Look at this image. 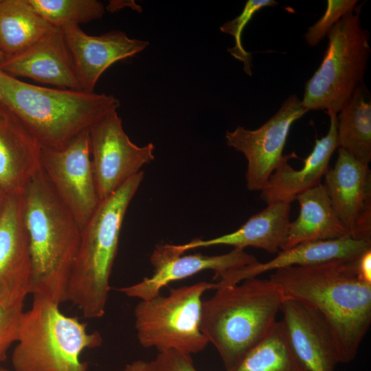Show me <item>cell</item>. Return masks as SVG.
<instances>
[{
    "instance_id": "22",
    "label": "cell",
    "mask_w": 371,
    "mask_h": 371,
    "mask_svg": "<svg viewBox=\"0 0 371 371\" xmlns=\"http://www.w3.org/2000/svg\"><path fill=\"white\" fill-rule=\"evenodd\" d=\"M295 200L300 204L299 216L291 222L281 250L303 243L350 236L337 217L323 183L304 192Z\"/></svg>"
},
{
    "instance_id": "1",
    "label": "cell",
    "mask_w": 371,
    "mask_h": 371,
    "mask_svg": "<svg viewBox=\"0 0 371 371\" xmlns=\"http://www.w3.org/2000/svg\"><path fill=\"white\" fill-rule=\"evenodd\" d=\"M357 260L286 267L269 276L286 298L320 315L341 363L354 360L371 324V284L359 278Z\"/></svg>"
},
{
    "instance_id": "9",
    "label": "cell",
    "mask_w": 371,
    "mask_h": 371,
    "mask_svg": "<svg viewBox=\"0 0 371 371\" xmlns=\"http://www.w3.org/2000/svg\"><path fill=\"white\" fill-rule=\"evenodd\" d=\"M89 135L93 173L100 201L155 159L153 144L138 146L133 143L124 131L117 110L92 125Z\"/></svg>"
},
{
    "instance_id": "19",
    "label": "cell",
    "mask_w": 371,
    "mask_h": 371,
    "mask_svg": "<svg viewBox=\"0 0 371 371\" xmlns=\"http://www.w3.org/2000/svg\"><path fill=\"white\" fill-rule=\"evenodd\" d=\"M0 69L13 76L32 78L62 89L83 91L59 28L27 49L0 63Z\"/></svg>"
},
{
    "instance_id": "27",
    "label": "cell",
    "mask_w": 371,
    "mask_h": 371,
    "mask_svg": "<svg viewBox=\"0 0 371 371\" xmlns=\"http://www.w3.org/2000/svg\"><path fill=\"white\" fill-rule=\"evenodd\" d=\"M278 4L273 0H249L246 2L242 12L236 18L228 21L220 27L222 32L234 36L235 45L228 48V52L235 58L242 61L245 73L251 75V54L247 52L242 45V33L256 12L264 7L274 6Z\"/></svg>"
},
{
    "instance_id": "28",
    "label": "cell",
    "mask_w": 371,
    "mask_h": 371,
    "mask_svg": "<svg viewBox=\"0 0 371 371\" xmlns=\"http://www.w3.org/2000/svg\"><path fill=\"white\" fill-rule=\"evenodd\" d=\"M357 0H328L325 13L308 28L304 35L306 43L310 47L317 45L340 19L357 5Z\"/></svg>"
},
{
    "instance_id": "2",
    "label": "cell",
    "mask_w": 371,
    "mask_h": 371,
    "mask_svg": "<svg viewBox=\"0 0 371 371\" xmlns=\"http://www.w3.org/2000/svg\"><path fill=\"white\" fill-rule=\"evenodd\" d=\"M22 199L32 259L31 294L60 305L67 302L81 229L41 168L27 183Z\"/></svg>"
},
{
    "instance_id": "25",
    "label": "cell",
    "mask_w": 371,
    "mask_h": 371,
    "mask_svg": "<svg viewBox=\"0 0 371 371\" xmlns=\"http://www.w3.org/2000/svg\"><path fill=\"white\" fill-rule=\"evenodd\" d=\"M227 371H307L293 352L281 322Z\"/></svg>"
},
{
    "instance_id": "23",
    "label": "cell",
    "mask_w": 371,
    "mask_h": 371,
    "mask_svg": "<svg viewBox=\"0 0 371 371\" xmlns=\"http://www.w3.org/2000/svg\"><path fill=\"white\" fill-rule=\"evenodd\" d=\"M56 28L27 0H0V50L4 58L27 49Z\"/></svg>"
},
{
    "instance_id": "31",
    "label": "cell",
    "mask_w": 371,
    "mask_h": 371,
    "mask_svg": "<svg viewBox=\"0 0 371 371\" xmlns=\"http://www.w3.org/2000/svg\"><path fill=\"white\" fill-rule=\"evenodd\" d=\"M357 270L362 280L371 284V248L357 260Z\"/></svg>"
},
{
    "instance_id": "6",
    "label": "cell",
    "mask_w": 371,
    "mask_h": 371,
    "mask_svg": "<svg viewBox=\"0 0 371 371\" xmlns=\"http://www.w3.org/2000/svg\"><path fill=\"white\" fill-rule=\"evenodd\" d=\"M59 306L33 296L31 308L23 313L11 357L14 371H89L81 355L100 346L102 335L89 332L86 323L65 315Z\"/></svg>"
},
{
    "instance_id": "21",
    "label": "cell",
    "mask_w": 371,
    "mask_h": 371,
    "mask_svg": "<svg viewBox=\"0 0 371 371\" xmlns=\"http://www.w3.org/2000/svg\"><path fill=\"white\" fill-rule=\"evenodd\" d=\"M370 248L371 240H357L350 236L303 243L280 251L267 262L258 261L236 270L232 273L230 281L236 284L267 272L290 267L309 266L334 260H355Z\"/></svg>"
},
{
    "instance_id": "14",
    "label": "cell",
    "mask_w": 371,
    "mask_h": 371,
    "mask_svg": "<svg viewBox=\"0 0 371 371\" xmlns=\"http://www.w3.org/2000/svg\"><path fill=\"white\" fill-rule=\"evenodd\" d=\"M32 277L22 194L8 196L0 214V305L23 304Z\"/></svg>"
},
{
    "instance_id": "20",
    "label": "cell",
    "mask_w": 371,
    "mask_h": 371,
    "mask_svg": "<svg viewBox=\"0 0 371 371\" xmlns=\"http://www.w3.org/2000/svg\"><path fill=\"white\" fill-rule=\"evenodd\" d=\"M291 208L289 203H271L232 233L209 240L195 239L172 247L180 254L190 249L214 245H229L240 249L251 247L276 254L282 249L287 238Z\"/></svg>"
},
{
    "instance_id": "26",
    "label": "cell",
    "mask_w": 371,
    "mask_h": 371,
    "mask_svg": "<svg viewBox=\"0 0 371 371\" xmlns=\"http://www.w3.org/2000/svg\"><path fill=\"white\" fill-rule=\"evenodd\" d=\"M27 2L57 28L100 19L105 12L103 3L96 0H27Z\"/></svg>"
},
{
    "instance_id": "11",
    "label": "cell",
    "mask_w": 371,
    "mask_h": 371,
    "mask_svg": "<svg viewBox=\"0 0 371 371\" xmlns=\"http://www.w3.org/2000/svg\"><path fill=\"white\" fill-rule=\"evenodd\" d=\"M309 111L296 95H290L269 120L254 130L238 126L225 133L227 146L242 153L247 160L246 185L260 191L285 155H282L294 122Z\"/></svg>"
},
{
    "instance_id": "33",
    "label": "cell",
    "mask_w": 371,
    "mask_h": 371,
    "mask_svg": "<svg viewBox=\"0 0 371 371\" xmlns=\"http://www.w3.org/2000/svg\"><path fill=\"white\" fill-rule=\"evenodd\" d=\"M8 195L0 188V214L3 208Z\"/></svg>"
},
{
    "instance_id": "30",
    "label": "cell",
    "mask_w": 371,
    "mask_h": 371,
    "mask_svg": "<svg viewBox=\"0 0 371 371\" xmlns=\"http://www.w3.org/2000/svg\"><path fill=\"white\" fill-rule=\"evenodd\" d=\"M144 371H198L191 355L177 350L158 352L150 361H144Z\"/></svg>"
},
{
    "instance_id": "15",
    "label": "cell",
    "mask_w": 371,
    "mask_h": 371,
    "mask_svg": "<svg viewBox=\"0 0 371 371\" xmlns=\"http://www.w3.org/2000/svg\"><path fill=\"white\" fill-rule=\"evenodd\" d=\"M83 91L93 92L100 76L115 62L144 50L148 42L129 38L120 30L100 36L85 33L78 25L59 28Z\"/></svg>"
},
{
    "instance_id": "3",
    "label": "cell",
    "mask_w": 371,
    "mask_h": 371,
    "mask_svg": "<svg viewBox=\"0 0 371 371\" xmlns=\"http://www.w3.org/2000/svg\"><path fill=\"white\" fill-rule=\"evenodd\" d=\"M216 290L203 301L200 327L227 371L269 334L286 297L276 282L258 277Z\"/></svg>"
},
{
    "instance_id": "7",
    "label": "cell",
    "mask_w": 371,
    "mask_h": 371,
    "mask_svg": "<svg viewBox=\"0 0 371 371\" xmlns=\"http://www.w3.org/2000/svg\"><path fill=\"white\" fill-rule=\"evenodd\" d=\"M362 4L346 13L326 36L323 60L305 85L302 104L311 110L339 113L363 84L371 49L370 35L361 25Z\"/></svg>"
},
{
    "instance_id": "17",
    "label": "cell",
    "mask_w": 371,
    "mask_h": 371,
    "mask_svg": "<svg viewBox=\"0 0 371 371\" xmlns=\"http://www.w3.org/2000/svg\"><path fill=\"white\" fill-rule=\"evenodd\" d=\"M326 113L330 117L327 134L316 139L315 146L304 160L300 170H295L288 159L296 157L294 153L285 155L260 190V198L267 205L276 202L291 203L298 195L322 183L328 170L330 158L337 146V113L333 110Z\"/></svg>"
},
{
    "instance_id": "4",
    "label": "cell",
    "mask_w": 371,
    "mask_h": 371,
    "mask_svg": "<svg viewBox=\"0 0 371 371\" xmlns=\"http://www.w3.org/2000/svg\"><path fill=\"white\" fill-rule=\"evenodd\" d=\"M0 102L41 146L62 149L120 106L112 95L53 89L21 81L0 69Z\"/></svg>"
},
{
    "instance_id": "5",
    "label": "cell",
    "mask_w": 371,
    "mask_h": 371,
    "mask_svg": "<svg viewBox=\"0 0 371 371\" xmlns=\"http://www.w3.org/2000/svg\"><path fill=\"white\" fill-rule=\"evenodd\" d=\"M140 171L128 179L97 209L81 229L78 250L69 280L67 300L87 319L105 312L110 276L117 254L122 223L131 201L143 180Z\"/></svg>"
},
{
    "instance_id": "10",
    "label": "cell",
    "mask_w": 371,
    "mask_h": 371,
    "mask_svg": "<svg viewBox=\"0 0 371 371\" xmlns=\"http://www.w3.org/2000/svg\"><path fill=\"white\" fill-rule=\"evenodd\" d=\"M40 161L54 190L82 229L100 202L93 173L89 129L62 149L42 146Z\"/></svg>"
},
{
    "instance_id": "8",
    "label": "cell",
    "mask_w": 371,
    "mask_h": 371,
    "mask_svg": "<svg viewBox=\"0 0 371 371\" xmlns=\"http://www.w3.org/2000/svg\"><path fill=\"white\" fill-rule=\"evenodd\" d=\"M217 288V282L203 281L172 288L166 295L140 300L134 308L140 345L158 352L172 350L190 355L203 351L209 342L200 327L202 296Z\"/></svg>"
},
{
    "instance_id": "34",
    "label": "cell",
    "mask_w": 371,
    "mask_h": 371,
    "mask_svg": "<svg viewBox=\"0 0 371 371\" xmlns=\"http://www.w3.org/2000/svg\"><path fill=\"white\" fill-rule=\"evenodd\" d=\"M4 59V56L0 50V63Z\"/></svg>"
},
{
    "instance_id": "16",
    "label": "cell",
    "mask_w": 371,
    "mask_h": 371,
    "mask_svg": "<svg viewBox=\"0 0 371 371\" xmlns=\"http://www.w3.org/2000/svg\"><path fill=\"white\" fill-rule=\"evenodd\" d=\"M281 321L289 344L307 371H335L339 363L326 324L313 309L294 300L282 303Z\"/></svg>"
},
{
    "instance_id": "29",
    "label": "cell",
    "mask_w": 371,
    "mask_h": 371,
    "mask_svg": "<svg viewBox=\"0 0 371 371\" xmlns=\"http://www.w3.org/2000/svg\"><path fill=\"white\" fill-rule=\"evenodd\" d=\"M23 304L0 305V361L6 358L11 345L16 341L23 313Z\"/></svg>"
},
{
    "instance_id": "12",
    "label": "cell",
    "mask_w": 371,
    "mask_h": 371,
    "mask_svg": "<svg viewBox=\"0 0 371 371\" xmlns=\"http://www.w3.org/2000/svg\"><path fill=\"white\" fill-rule=\"evenodd\" d=\"M258 262L254 256L236 248L216 256L201 254L183 255L177 253L172 245H158L150 256V262L154 267L153 276L135 284L121 287L118 291L128 297L146 300L159 295L161 289L170 282L203 271H214L215 278L221 279L229 272Z\"/></svg>"
},
{
    "instance_id": "24",
    "label": "cell",
    "mask_w": 371,
    "mask_h": 371,
    "mask_svg": "<svg viewBox=\"0 0 371 371\" xmlns=\"http://www.w3.org/2000/svg\"><path fill=\"white\" fill-rule=\"evenodd\" d=\"M363 84L352 93L337 117V146L357 160L371 161V101Z\"/></svg>"
},
{
    "instance_id": "32",
    "label": "cell",
    "mask_w": 371,
    "mask_h": 371,
    "mask_svg": "<svg viewBox=\"0 0 371 371\" xmlns=\"http://www.w3.org/2000/svg\"><path fill=\"white\" fill-rule=\"evenodd\" d=\"M144 361L136 360L126 365L122 371H144Z\"/></svg>"
},
{
    "instance_id": "18",
    "label": "cell",
    "mask_w": 371,
    "mask_h": 371,
    "mask_svg": "<svg viewBox=\"0 0 371 371\" xmlns=\"http://www.w3.org/2000/svg\"><path fill=\"white\" fill-rule=\"evenodd\" d=\"M41 145L21 120L0 102V188L21 195L41 169Z\"/></svg>"
},
{
    "instance_id": "35",
    "label": "cell",
    "mask_w": 371,
    "mask_h": 371,
    "mask_svg": "<svg viewBox=\"0 0 371 371\" xmlns=\"http://www.w3.org/2000/svg\"><path fill=\"white\" fill-rule=\"evenodd\" d=\"M0 371H10V370L3 367H0Z\"/></svg>"
},
{
    "instance_id": "13",
    "label": "cell",
    "mask_w": 371,
    "mask_h": 371,
    "mask_svg": "<svg viewBox=\"0 0 371 371\" xmlns=\"http://www.w3.org/2000/svg\"><path fill=\"white\" fill-rule=\"evenodd\" d=\"M333 207L351 238L371 240V170L339 148L337 161L324 175Z\"/></svg>"
}]
</instances>
